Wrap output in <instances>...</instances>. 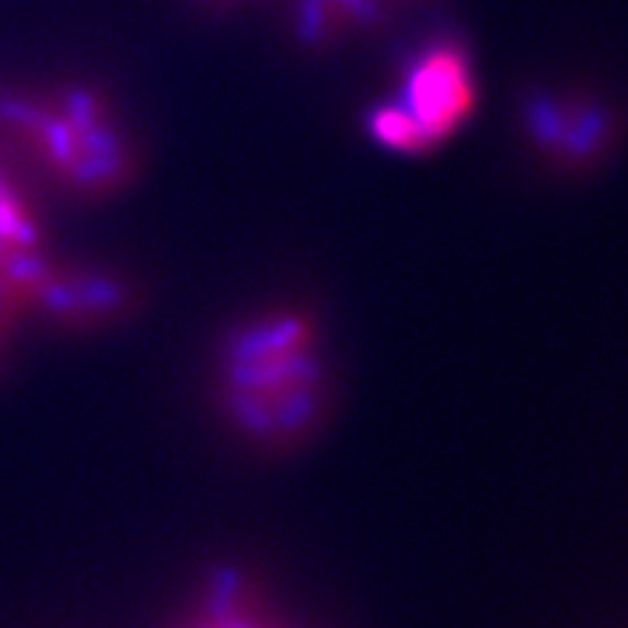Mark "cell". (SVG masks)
Returning <instances> with one entry per match:
<instances>
[{"mask_svg": "<svg viewBox=\"0 0 628 628\" xmlns=\"http://www.w3.org/2000/svg\"><path fill=\"white\" fill-rule=\"evenodd\" d=\"M137 306V291L131 282L119 280L114 274L73 271L53 265L44 280L35 312H44L59 326L91 329L123 321Z\"/></svg>", "mask_w": 628, "mask_h": 628, "instance_id": "cell-5", "label": "cell"}, {"mask_svg": "<svg viewBox=\"0 0 628 628\" xmlns=\"http://www.w3.org/2000/svg\"><path fill=\"white\" fill-rule=\"evenodd\" d=\"M0 247H42V230L15 187L0 178Z\"/></svg>", "mask_w": 628, "mask_h": 628, "instance_id": "cell-8", "label": "cell"}, {"mask_svg": "<svg viewBox=\"0 0 628 628\" xmlns=\"http://www.w3.org/2000/svg\"><path fill=\"white\" fill-rule=\"evenodd\" d=\"M0 119L73 196H117L140 172L135 137L94 88L0 96Z\"/></svg>", "mask_w": 628, "mask_h": 628, "instance_id": "cell-2", "label": "cell"}, {"mask_svg": "<svg viewBox=\"0 0 628 628\" xmlns=\"http://www.w3.org/2000/svg\"><path fill=\"white\" fill-rule=\"evenodd\" d=\"M521 135L535 158L565 175L594 170L620 140V117L600 96L533 88L519 103Z\"/></svg>", "mask_w": 628, "mask_h": 628, "instance_id": "cell-4", "label": "cell"}, {"mask_svg": "<svg viewBox=\"0 0 628 628\" xmlns=\"http://www.w3.org/2000/svg\"><path fill=\"white\" fill-rule=\"evenodd\" d=\"M477 103L475 68L463 44H422L402 68L391 96L367 111L370 140L396 154H428L466 126Z\"/></svg>", "mask_w": 628, "mask_h": 628, "instance_id": "cell-3", "label": "cell"}, {"mask_svg": "<svg viewBox=\"0 0 628 628\" xmlns=\"http://www.w3.org/2000/svg\"><path fill=\"white\" fill-rule=\"evenodd\" d=\"M170 628H286L263 585L242 568H212Z\"/></svg>", "mask_w": 628, "mask_h": 628, "instance_id": "cell-6", "label": "cell"}, {"mask_svg": "<svg viewBox=\"0 0 628 628\" xmlns=\"http://www.w3.org/2000/svg\"><path fill=\"white\" fill-rule=\"evenodd\" d=\"M387 7L391 0H294L291 30L306 47H332L384 24Z\"/></svg>", "mask_w": 628, "mask_h": 628, "instance_id": "cell-7", "label": "cell"}, {"mask_svg": "<svg viewBox=\"0 0 628 628\" xmlns=\"http://www.w3.org/2000/svg\"><path fill=\"white\" fill-rule=\"evenodd\" d=\"M198 3H205V7H233L239 0H198Z\"/></svg>", "mask_w": 628, "mask_h": 628, "instance_id": "cell-9", "label": "cell"}, {"mask_svg": "<svg viewBox=\"0 0 628 628\" xmlns=\"http://www.w3.org/2000/svg\"><path fill=\"white\" fill-rule=\"evenodd\" d=\"M212 408L259 454H291L321 437L338 402L329 344L303 303H268L221 332L210 364Z\"/></svg>", "mask_w": 628, "mask_h": 628, "instance_id": "cell-1", "label": "cell"}]
</instances>
